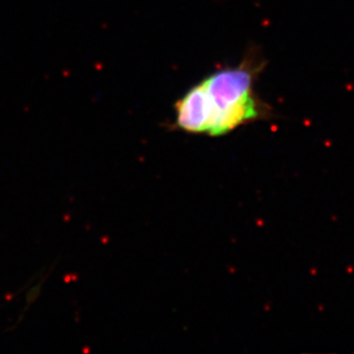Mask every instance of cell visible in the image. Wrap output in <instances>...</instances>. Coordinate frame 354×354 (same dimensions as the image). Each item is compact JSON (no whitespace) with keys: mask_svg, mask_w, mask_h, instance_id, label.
<instances>
[{"mask_svg":"<svg viewBox=\"0 0 354 354\" xmlns=\"http://www.w3.org/2000/svg\"><path fill=\"white\" fill-rule=\"evenodd\" d=\"M263 66L254 53L248 54L236 67L218 69L201 80L209 115L207 136L221 137L268 116L270 108L254 92Z\"/></svg>","mask_w":354,"mask_h":354,"instance_id":"cell-1","label":"cell"}]
</instances>
